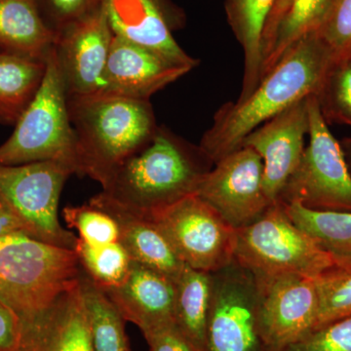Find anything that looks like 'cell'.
<instances>
[{
	"mask_svg": "<svg viewBox=\"0 0 351 351\" xmlns=\"http://www.w3.org/2000/svg\"><path fill=\"white\" fill-rule=\"evenodd\" d=\"M335 59L318 31L302 36L243 101H228L215 113L199 147L214 164L237 151L252 131L291 106L315 95Z\"/></svg>",
	"mask_w": 351,
	"mask_h": 351,
	"instance_id": "1",
	"label": "cell"
},
{
	"mask_svg": "<svg viewBox=\"0 0 351 351\" xmlns=\"http://www.w3.org/2000/svg\"><path fill=\"white\" fill-rule=\"evenodd\" d=\"M213 166L199 145L161 125L147 144L112 171L101 193L127 211L149 219L182 198L195 195L201 180Z\"/></svg>",
	"mask_w": 351,
	"mask_h": 351,
	"instance_id": "2",
	"label": "cell"
},
{
	"mask_svg": "<svg viewBox=\"0 0 351 351\" xmlns=\"http://www.w3.org/2000/svg\"><path fill=\"white\" fill-rule=\"evenodd\" d=\"M68 105L80 176L101 186L122 161L154 137L159 126L149 100L95 95L68 99Z\"/></svg>",
	"mask_w": 351,
	"mask_h": 351,
	"instance_id": "3",
	"label": "cell"
},
{
	"mask_svg": "<svg viewBox=\"0 0 351 351\" xmlns=\"http://www.w3.org/2000/svg\"><path fill=\"white\" fill-rule=\"evenodd\" d=\"M75 252L25 233L0 237V301L22 318L40 313L80 282Z\"/></svg>",
	"mask_w": 351,
	"mask_h": 351,
	"instance_id": "4",
	"label": "cell"
},
{
	"mask_svg": "<svg viewBox=\"0 0 351 351\" xmlns=\"http://www.w3.org/2000/svg\"><path fill=\"white\" fill-rule=\"evenodd\" d=\"M45 63L38 91L16 122L12 135L0 145V165L54 161L80 176L77 140L55 47Z\"/></svg>",
	"mask_w": 351,
	"mask_h": 351,
	"instance_id": "5",
	"label": "cell"
},
{
	"mask_svg": "<svg viewBox=\"0 0 351 351\" xmlns=\"http://www.w3.org/2000/svg\"><path fill=\"white\" fill-rule=\"evenodd\" d=\"M234 261L256 277L299 276L317 279L343 269L336 258L274 203L254 223L235 230Z\"/></svg>",
	"mask_w": 351,
	"mask_h": 351,
	"instance_id": "6",
	"label": "cell"
},
{
	"mask_svg": "<svg viewBox=\"0 0 351 351\" xmlns=\"http://www.w3.org/2000/svg\"><path fill=\"white\" fill-rule=\"evenodd\" d=\"M308 145L277 202L319 211L351 212V174L315 95L308 97Z\"/></svg>",
	"mask_w": 351,
	"mask_h": 351,
	"instance_id": "7",
	"label": "cell"
},
{
	"mask_svg": "<svg viewBox=\"0 0 351 351\" xmlns=\"http://www.w3.org/2000/svg\"><path fill=\"white\" fill-rule=\"evenodd\" d=\"M73 174L71 167L54 161L0 165V200L22 221L27 235L75 250L77 237L58 217L64 182Z\"/></svg>",
	"mask_w": 351,
	"mask_h": 351,
	"instance_id": "8",
	"label": "cell"
},
{
	"mask_svg": "<svg viewBox=\"0 0 351 351\" xmlns=\"http://www.w3.org/2000/svg\"><path fill=\"white\" fill-rule=\"evenodd\" d=\"M149 219L191 269L212 274L234 261L235 228L198 195L186 196Z\"/></svg>",
	"mask_w": 351,
	"mask_h": 351,
	"instance_id": "9",
	"label": "cell"
},
{
	"mask_svg": "<svg viewBox=\"0 0 351 351\" xmlns=\"http://www.w3.org/2000/svg\"><path fill=\"white\" fill-rule=\"evenodd\" d=\"M211 276L207 351H265L256 277L235 261Z\"/></svg>",
	"mask_w": 351,
	"mask_h": 351,
	"instance_id": "10",
	"label": "cell"
},
{
	"mask_svg": "<svg viewBox=\"0 0 351 351\" xmlns=\"http://www.w3.org/2000/svg\"><path fill=\"white\" fill-rule=\"evenodd\" d=\"M195 195L235 230L257 221L272 205L263 188L262 158L248 147H240L215 163Z\"/></svg>",
	"mask_w": 351,
	"mask_h": 351,
	"instance_id": "11",
	"label": "cell"
},
{
	"mask_svg": "<svg viewBox=\"0 0 351 351\" xmlns=\"http://www.w3.org/2000/svg\"><path fill=\"white\" fill-rule=\"evenodd\" d=\"M256 281L258 329L265 351L282 350L313 331L318 311L316 279L280 276L256 277Z\"/></svg>",
	"mask_w": 351,
	"mask_h": 351,
	"instance_id": "12",
	"label": "cell"
},
{
	"mask_svg": "<svg viewBox=\"0 0 351 351\" xmlns=\"http://www.w3.org/2000/svg\"><path fill=\"white\" fill-rule=\"evenodd\" d=\"M113 36L104 5L59 32L55 49L68 99L100 93Z\"/></svg>",
	"mask_w": 351,
	"mask_h": 351,
	"instance_id": "13",
	"label": "cell"
},
{
	"mask_svg": "<svg viewBox=\"0 0 351 351\" xmlns=\"http://www.w3.org/2000/svg\"><path fill=\"white\" fill-rule=\"evenodd\" d=\"M308 97L252 131L240 145L251 147L262 158L263 188L272 204L278 201L306 149L304 138L309 131Z\"/></svg>",
	"mask_w": 351,
	"mask_h": 351,
	"instance_id": "14",
	"label": "cell"
},
{
	"mask_svg": "<svg viewBox=\"0 0 351 351\" xmlns=\"http://www.w3.org/2000/svg\"><path fill=\"white\" fill-rule=\"evenodd\" d=\"M113 34L149 48L173 63L193 69L199 64L175 40L173 31L182 23L170 0H104Z\"/></svg>",
	"mask_w": 351,
	"mask_h": 351,
	"instance_id": "15",
	"label": "cell"
},
{
	"mask_svg": "<svg viewBox=\"0 0 351 351\" xmlns=\"http://www.w3.org/2000/svg\"><path fill=\"white\" fill-rule=\"evenodd\" d=\"M191 71L149 48L113 36L98 95L149 100Z\"/></svg>",
	"mask_w": 351,
	"mask_h": 351,
	"instance_id": "16",
	"label": "cell"
},
{
	"mask_svg": "<svg viewBox=\"0 0 351 351\" xmlns=\"http://www.w3.org/2000/svg\"><path fill=\"white\" fill-rule=\"evenodd\" d=\"M20 320L15 351H94L80 282L47 308Z\"/></svg>",
	"mask_w": 351,
	"mask_h": 351,
	"instance_id": "17",
	"label": "cell"
},
{
	"mask_svg": "<svg viewBox=\"0 0 351 351\" xmlns=\"http://www.w3.org/2000/svg\"><path fill=\"white\" fill-rule=\"evenodd\" d=\"M103 290L143 334L175 323V282L158 270L133 261L121 283Z\"/></svg>",
	"mask_w": 351,
	"mask_h": 351,
	"instance_id": "18",
	"label": "cell"
},
{
	"mask_svg": "<svg viewBox=\"0 0 351 351\" xmlns=\"http://www.w3.org/2000/svg\"><path fill=\"white\" fill-rule=\"evenodd\" d=\"M89 202L107 212L117 221L120 242L134 262L158 270L175 282L186 265L178 258L169 242L151 219L127 211L101 193L92 197Z\"/></svg>",
	"mask_w": 351,
	"mask_h": 351,
	"instance_id": "19",
	"label": "cell"
},
{
	"mask_svg": "<svg viewBox=\"0 0 351 351\" xmlns=\"http://www.w3.org/2000/svg\"><path fill=\"white\" fill-rule=\"evenodd\" d=\"M59 34L46 22L38 0H0V47L45 61Z\"/></svg>",
	"mask_w": 351,
	"mask_h": 351,
	"instance_id": "20",
	"label": "cell"
},
{
	"mask_svg": "<svg viewBox=\"0 0 351 351\" xmlns=\"http://www.w3.org/2000/svg\"><path fill=\"white\" fill-rule=\"evenodd\" d=\"M332 2L334 0H286L263 32L260 80L302 36L320 29Z\"/></svg>",
	"mask_w": 351,
	"mask_h": 351,
	"instance_id": "21",
	"label": "cell"
},
{
	"mask_svg": "<svg viewBox=\"0 0 351 351\" xmlns=\"http://www.w3.org/2000/svg\"><path fill=\"white\" fill-rule=\"evenodd\" d=\"M277 0H225L228 25L244 54L242 89L237 101H243L260 83L262 41Z\"/></svg>",
	"mask_w": 351,
	"mask_h": 351,
	"instance_id": "22",
	"label": "cell"
},
{
	"mask_svg": "<svg viewBox=\"0 0 351 351\" xmlns=\"http://www.w3.org/2000/svg\"><path fill=\"white\" fill-rule=\"evenodd\" d=\"M212 276L184 265L175 281L174 320L193 351H207Z\"/></svg>",
	"mask_w": 351,
	"mask_h": 351,
	"instance_id": "23",
	"label": "cell"
},
{
	"mask_svg": "<svg viewBox=\"0 0 351 351\" xmlns=\"http://www.w3.org/2000/svg\"><path fill=\"white\" fill-rule=\"evenodd\" d=\"M45 71V61L0 50L1 123L16 124L38 91Z\"/></svg>",
	"mask_w": 351,
	"mask_h": 351,
	"instance_id": "24",
	"label": "cell"
},
{
	"mask_svg": "<svg viewBox=\"0 0 351 351\" xmlns=\"http://www.w3.org/2000/svg\"><path fill=\"white\" fill-rule=\"evenodd\" d=\"M80 286L94 351H131L126 320L105 291L82 269Z\"/></svg>",
	"mask_w": 351,
	"mask_h": 351,
	"instance_id": "25",
	"label": "cell"
},
{
	"mask_svg": "<svg viewBox=\"0 0 351 351\" xmlns=\"http://www.w3.org/2000/svg\"><path fill=\"white\" fill-rule=\"evenodd\" d=\"M283 206L293 223L332 254L343 269H351V212L311 210L299 203Z\"/></svg>",
	"mask_w": 351,
	"mask_h": 351,
	"instance_id": "26",
	"label": "cell"
},
{
	"mask_svg": "<svg viewBox=\"0 0 351 351\" xmlns=\"http://www.w3.org/2000/svg\"><path fill=\"white\" fill-rule=\"evenodd\" d=\"M80 267L97 285H119L130 270L132 258L121 242L90 245L78 239L75 250Z\"/></svg>",
	"mask_w": 351,
	"mask_h": 351,
	"instance_id": "27",
	"label": "cell"
},
{
	"mask_svg": "<svg viewBox=\"0 0 351 351\" xmlns=\"http://www.w3.org/2000/svg\"><path fill=\"white\" fill-rule=\"evenodd\" d=\"M315 97L327 123L351 126V52L332 60Z\"/></svg>",
	"mask_w": 351,
	"mask_h": 351,
	"instance_id": "28",
	"label": "cell"
},
{
	"mask_svg": "<svg viewBox=\"0 0 351 351\" xmlns=\"http://www.w3.org/2000/svg\"><path fill=\"white\" fill-rule=\"evenodd\" d=\"M318 311L314 329L351 315V269H337L316 279Z\"/></svg>",
	"mask_w": 351,
	"mask_h": 351,
	"instance_id": "29",
	"label": "cell"
},
{
	"mask_svg": "<svg viewBox=\"0 0 351 351\" xmlns=\"http://www.w3.org/2000/svg\"><path fill=\"white\" fill-rule=\"evenodd\" d=\"M64 218L69 228H75L78 239L90 245L120 241L117 221L107 212L91 203L64 209Z\"/></svg>",
	"mask_w": 351,
	"mask_h": 351,
	"instance_id": "30",
	"label": "cell"
},
{
	"mask_svg": "<svg viewBox=\"0 0 351 351\" xmlns=\"http://www.w3.org/2000/svg\"><path fill=\"white\" fill-rule=\"evenodd\" d=\"M278 351H351V315L313 330Z\"/></svg>",
	"mask_w": 351,
	"mask_h": 351,
	"instance_id": "31",
	"label": "cell"
},
{
	"mask_svg": "<svg viewBox=\"0 0 351 351\" xmlns=\"http://www.w3.org/2000/svg\"><path fill=\"white\" fill-rule=\"evenodd\" d=\"M318 32L335 58L351 52V0H334Z\"/></svg>",
	"mask_w": 351,
	"mask_h": 351,
	"instance_id": "32",
	"label": "cell"
},
{
	"mask_svg": "<svg viewBox=\"0 0 351 351\" xmlns=\"http://www.w3.org/2000/svg\"><path fill=\"white\" fill-rule=\"evenodd\" d=\"M47 24L59 34L103 6L104 0H38Z\"/></svg>",
	"mask_w": 351,
	"mask_h": 351,
	"instance_id": "33",
	"label": "cell"
},
{
	"mask_svg": "<svg viewBox=\"0 0 351 351\" xmlns=\"http://www.w3.org/2000/svg\"><path fill=\"white\" fill-rule=\"evenodd\" d=\"M143 335L149 351H193L175 323Z\"/></svg>",
	"mask_w": 351,
	"mask_h": 351,
	"instance_id": "34",
	"label": "cell"
},
{
	"mask_svg": "<svg viewBox=\"0 0 351 351\" xmlns=\"http://www.w3.org/2000/svg\"><path fill=\"white\" fill-rule=\"evenodd\" d=\"M20 332L19 316L0 301V351H15L19 343Z\"/></svg>",
	"mask_w": 351,
	"mask_h": 351,
	"instance_id": "35",
	"label": "cell"
},
{
	"mask_svg": "<svg viewBox=\"0 0 351 351\" xmlns=\"http://www.w3.org/2000/svg\"><path fill=\"white\" fill-rule=\"evenodd\" d=\"M22 232L27 234L25 226L15 215L11 213L6 208L0 209V237Z\"/></svg>",
	"mask_w": 351,
	"mask_h": 351,
	"instance_id": "36",
	"label": "cell"
},
{
	"mask_svg": "<svg viewBox=\"0 0 351 351\" xmlns=\"http://www.w3.org/2000/svg\"><path fill=\"white\" fill-rule=\"evenodd\" d=\"M339 144H341L346 164H348V170H350L351 174V137L343 138V140L339 142Z\"/></svg>",
	"mask_w": 351,
	"mask_h": 351,
	"instance_id": "37",
	"label": "cell"
},
{
	"mask_svg": "<svg viewBox=\"0 0 351 351\" xmlns=\"http://www.w3.org/2000/svg\"><path fill=\"white\" fill-rule=\"evenodd\" d=\"M286 0H277L276 6H274V10H272L271 15H270L269 21H267V24L270 22V21L274 20V16H276L278 14L280 9L282 8L284 3H285Z\"/></svg>",
	"mask_w": 351,
	"mask_h": 351,
	"instance_id": "38",
	"label": "cell"
},
{
	"mask_svg": "<svg viewBox=\"0 0 351 351\" xmlns=\"http://www.w3.org/2000/svg\"><path fill=\"white\" fill-rule=\"evenodd\" d=\"M1 208H5V207L3 206V204H2L1 200H0V209H1Z\"/></svg>",
	"mask_w": 351,
	"mask_h": 351,
	"instance_id": "39",
	"label": "cell"
},
{
	"mask_svg": "<svg viewBox=\"0 0 351 351\" xmlns=\"http://www.w3.org/2000/svg\"><path fill=\"white\" fill-rule=\"evenodd\" d=\"M0 50H3V49H2V48H1V47H0Z\"/></svg>",
	"mask_w": 351,
	"mask_h": 351,
	"instance_id": "40",
	"label": "cell"
}]
</instances>
